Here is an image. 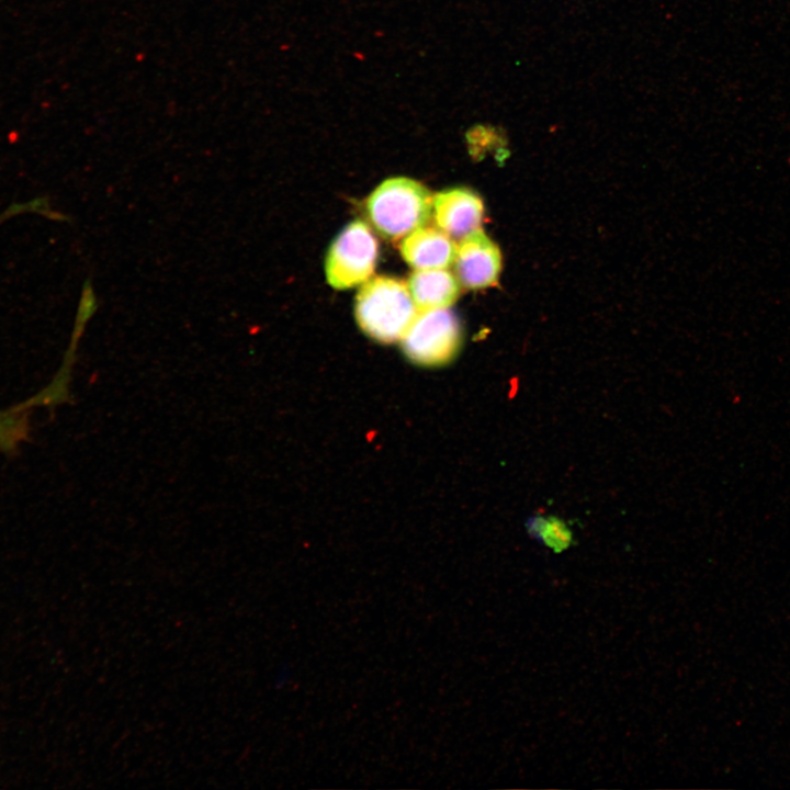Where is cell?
<instances>
[{
  "instance_id": "7",
  "label": "cell",
  "mask_w": 790,
  "mask_h": 790,
  "mask_svg": "<svg viewBox=\"0 0 790 790\" xmlns=\"http://www.w3.org/2000/svg\"><path fill=\"white\" fill-rule=\"evenodd\" d=\"M456 247L443 230L425 225L405 237L400 252L405 261L417 270L445 269L454 262Z\"/></svg>"
},
{
  "instance_id": "10",
  "label": "cell",
  "mask_w": 790,
  "mask_h": 790,
  "mask_svg": "<svg viewBox=\"0 0 790 790\" xmlns=\"http://www.w3.org/2000/svg\"><path fill=\"white\" fill-rule=\"evenodd\" d=\"M23 407L0 411V450L11 447L21 437L24 430V420L21 415Z\"/></svg>"
},
{
  "instance_id": "9",
  "label": "cell",
  "mask_w": 790,
  "mask_h": 790,
  "mask_svg": "<svg viewBox=\"0 0 790 790\" xmlns=\"http://www.w3.org/2000/svg\"><path fill=\"white\" fill-rule=\"evenodd\" d=\"M526 529L532 539L555 553L567 550L574 543L571 528L557 516H531L526 521Z\"/></svg>"
},
{
  "instance_id": "6",
  "label": "cell",
  "mask_w": 790,
  "mask_h": 790,
  "mask_svg": "<svg viewBox=\"0 0 790 790\" xmlns=\"http://www.w3.org/2000/svg\"><path fill=\"white\" fill-rule=\"evenodd\" d=\"M432 211L438 227L452 239L461 240L479 229L484 205L473 191L453 188L433 196Z\"/></svg>"
},
{
  "instance_id": "4",
  "label": "cell",
  "mask_w": 790,
  "mask_h": 790,
  "mask_svg": "<svg viewBox=\"0 0 790 790\" xmlns=\"http://www.w3.org/2000/svg\"><path fill=\"white\" fill-rule=\"evenodd\" d=\"M377 241L362 221L348 224L331 244L325 262L328 283L338 290L366 281L376 264Z\"/></svg>"
},
{
  "instance_id": "3",
  "label": "cell",
  "mask_w": 790,
  "mask_h": 790,
  "mask_svg": "<svg viewBox=\"0 0 790 790\" xmlns=\"http://www.w3.org/2000/svg\"><path fill=\"white\" fill-rule=\"evenodd\" d=\"M400 341L404 353L414 363L442 365L451 361L460 349L461 326L448 308L418 311Z\"/></svg>"
},
{
  "instance_id": "1",
  "label": "cell",
  "mask_w": 790,
  "mask_h": 790,
  "mask_svg": "<svg viewBox=\"0 0 790 790\" xmlns=\"http://www.w3.org/2000/svg\"><path fill=\"white\" fill-rule=\"evenodd\" d=\"M354 313L360 328L369 337L391 343L403 338L417 316L418 308L406 283L379 275L361 286Z\"/></svg>"
},
{
  "instance_id": "5",
  "label": "cell",
  "mask_w": 790,
  "mask_h": 790,
  "mask_svg": "<svg viewBox=\"0 0 790 790\" xmlns=\"http://www.w3.org/2000/svg\"><path fill=\"white\" fill-rule=\"evenodd\" d=\"M458 280L467 289L493 286L499 279L501 253L479 228L460 240L455 255Z\"/></svg>"
},
{
  "instance_id": "8",
  "label": "cell",
  "mask_w": 790,
  "mask_h": 790,
  "mask_svg": "<svg viewBox=\"0 0 790 790\" xmlns=\"http://www.w3.org/2000/svg\"><path fill=\"white\" fill-rule=\"evenodd\" d=\"M407 286L418 311L447 308L460 295L459 280L445 269L417 270Z\"/></svg>"
},
{
  "instance_id": "2",
  "label": "cell",
  "mask_w": 790,
  "mask_h": 790,
  "mask_svg": "<svg viewBox=\"0 0 790 790\" xmlns=\"http://www.w3.org/2000/svg\"><path fill=\"white\" fill-rule=\"evenodd\" d=\"M432 204L433 196L421 183L403 177L391 178L369 196L366 213L381 236L397 240L427 225Z\"/></svg>"
}]
</instances>
